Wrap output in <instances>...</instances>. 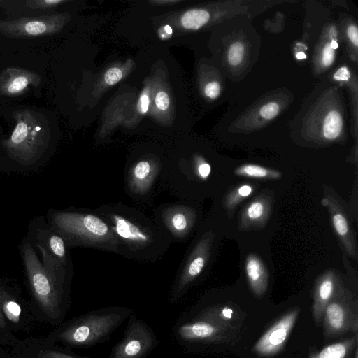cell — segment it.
I'll use <instances>...</instances> for the list:
<instances>
[{
    "instance_id": "6da1fadb",
    "label": "cell",
    "mask_w": 358,
    "mask_h": 358,
    "mask_svg": "<svg viewBox=\"0 0 358 358\" xmlns=\"http://www.w3.org/2000/svg\"><path fill=\"white\" fill-rule=\"evenodd\" d=\"M96 210L108 221L116 236L118 255L128 259L155 262L171 245L153 220L136 207L118 202L100 205Z\"/></svg>"
},
{
    "instance_id": "7a4b0ae2",
    "label": "cell",
    "mask_w": 358,
    "mask_h": 358,
    "mask_svg": "<svg viewBox=\"0 0 358 358\" xmlns=\"http://www.w3.org/2000/svg\"><path fill=\"white\" fill-rule=\"evenodd\" d=\"M240 313L227 304L199 305L173 327L177 342L188 350L227 342L241 329Z\"/></svg>"
},
{
    "instance_id": "3957f363",
    "label": "cell",
    "mask_w": 358,
    "mask_h": 358,
    "mask_svg": "<svg viewBox=\"0 0 358 358\" xmlns=\"http://www.w3.org/2000/svg\"><path fill=\"white\" fill-rule=\"evenodd\" d=\"M48 224L69 248L85 247L116 254L119 243L108 221L96 210L69 208L50 210Z\"/></svg>"
},
{
    "instance_id": "277c9868",
    "label": "cell",
    "mask_w": 358,
    "mask_h": 358,
    "mask_svg": "<svg viewBox=\"0 0 358 358\" xmlns=\"http://www.w3.org/2000/svg\"><path fill=\"white\" fill-rule=\"evenodd\" d=\"M133 309L112 306L73 318L58 331L57 338L68 348H87L108 340L129 317Z\"/></svg>"
},
{
    "instance_id": "5b68a950",
    "label": "cell",
    "mask_w": 358,
    "mask_h": 358,
    "mask_svg": "<svg viewBox=\"0 0 358 358\" xmlns=\"http://www.w3.org/2000/svg\"><path fill=\"white\" fill-rule=\"evenodd\" d=\"M13 117L15 128L2 145L13 159L25 165L33 164L49 145L50 129L48 120L41 113L30 109L15 111Z\"/></svg>"
},
{
    "instance_id": "8992f818",
    "label": "cell",
    "mask_w": 358,
    "mask_h": 358,
    "mask_svg": "<svg viewBox=\"0 0 358 358\" xmlns=\"http://www.w3.org/2000/svg\"><path fill=\"white\" fill-rule=\"evenodd\" d=\"M21 251L35 299L50 317L61 321L69 303L70 288L58 285L50 278L29 241L22 242Z\"/></svg>"
},
{
    "instance_id": "52a82bcc",
    "label": "cell",
    "mask_w": 358,
    "mask_h": 358,
    "mask_svg": "<svg viewBox=\"0 0 358 358\" xmlns=\"http://www.w3.org/2000/svg\"><path fill=\"white\" fill-rule=\"evenodd\" d=\"M215 238V231L207 226L196 232L175 275L169 294L171 303L180 301L203 275L210 264Z\"/></svg>"
},
{
    "instance_id": "ba28073f",
    "label": "cell",
    "mask_w": 358,
    "mask_h": 358,
    "mask_svg": "<svg viewBox=\"0 0 358 358\" xmlns=\"http://www.w3.org/2000/svg\"><path fill=\"white\" fill-rule=\"evenodd\" d=\"M165 159L157 154L136 156L129 162L124 174L126 194L135 202L148 205L162 187Z\"/></svg>"
},
{
    "instance_id": "9c48e42d",
    "label": "cell",
    "mask_w": 358,
    "mask_h": 358,
    "mask_svg": "<svg viewBox=\"0 0 358 358\" xmlns=\"http://www.w3.org/2000/svg\"><path fill=\"white\" fill-rule=\"evenodd\" d=\"M201 213L196 201L180 199L158 206L152 220L171 243L189 239L199 226Z\"/></svg>"
},
{
    "instance_id": "30bf717a",
    "label": "cell",
    "mask_w": 358,
    "mask_h": 358,
    "mask_svg": "<svg viewBox=\"0 0 358 358\" xmlns=\"http://www.w3.org/2000/svg\"><path fill=\"white\" fill-rule=\"evenodd\" d=\"M322 324L326 338H336L349 332L358 335L357 298L350 289L345 287L331 299Z\"/></svg>"
},
{
    "instance_id": "8fae6325",
    "label": "cell",
    "mask_w": 358,
    "mask_h": 358,
    "mask_svg": "<svg viewBox=\"0 0 358 358\" xmlns=\"http://www.w3.org/2000/svg\"><path fill=\"white\" fill-rule=\"evenodd\" d=\"M320 203L329 212L332 228L343 255L357 261L356 234L344 201L331 186L324 185Z\"/></svg>"
},
{
    "instance_id": "7c38bea8",
    "label": "cell",
    "mask_w": 358,
    "mask_h": 358,
    "mask_svg": "<svg viewBox=\"0 0 358 358\" xmlns=\"http://www.w3.org/2000/svg\"><path fill=\"white\" fill-rule=\"evenodd\" d=\"M157 345V338L152 328L133 310L122 338L107 358H146Z\"/></svg>"
},
{
    "instance_id": "4fadbf2b",
    "label": "cell",
    "mask_w": 358,
    "mask_h": 358,
    "mask_svg": "<svg viewBox=\"0 0 358 358\" xmlns=\"http://www.w3.org/2000/svg\"><path fill=\"white\" fill-rule=\"evenodd\" d=\"M65 17L61 14L43 15L0 20V34L13 38H32L57 33Z\"/></svg>"
},
{
    "instance_id": "5bb4252c",
    "label": "cell",
    "mask_w": 358,
    "mask_h": 358,
    "mask_svg": "<svg viewBox=\"0 0 358 358\" xmlns=\"http://www.w3.org/2000/svg\"><path fill=\"white\" fill-rule=\"evenodd\" d=\"M299 312L300 308L294 307L278 318L254 344L253 352L262 357H271L280 352L293 329Z\"/></svg>"
},
{
    "instance_id": "9a60e30c",
    "label": "cell",
    "mask_w": 358,
    "mask_h": 358,
    "mask_svg": "<svg viewBox=\"0 0 358 358\" xmlns=\"http://www.w3.org/2000/svg\"><path fill=\"white\" fill-rule=\"evenodd\" d=\"M29 237L33 245L41 247L49 255L59 262L62 266L71 272H73V264L69 252V247L64 238L48 224L39 225L35 220L29 226Z\"/></svg>"
},
{
    "instance_id": "2e32d148",
    "label": "cell",
    "mask_w": 358,
    "mask_h": 358,
    "mask_svg": "<svg viewBox=\"0 0 358 358\" xmlns=\"http://www.w3.org/2000/svg\"><path fill=\"white\" fill-rule=\"evenodd\" d=\"M273 203V192L267 189L262 191L239 213L238 229L243 232L264 228L270 218Z\"/></svg>"
},
{
    "instance_id": "e0dca14e",
    "label": "cell",
    "mask_w": 358,
    "mask_h": 358,
    "mask_svg": "<svg viewBox=\"0 0 358 358\" xmlns=\"http://www.w3.org/2000/svg\"><path fill=\"white\" fill-rule=\"evenodd\" d=\"M345 284L341 275L329 269L317 278L313 291L312 313L317 326H321L326 306L331 299L343 288Z\"/></svg>"
},
{
    "instance_id": "ac0fdd59",
    "label": "cell",
    "mask_w": 358,
    "mask_h": 358,
    "mask_svg": "<svg viewBox=\"0 0 358 358\" xmlns=\"http://www.w3.org/2000/svg\"><path fill=\"white\" fill-rule=\"evenodd\" d=\"M41 77L36 72L22 68L10 66L0 73V95L17 96L22 95L30 86L41 84Z\"/></svg>"
},
{
    "instance_id": "d6986e66",
    "label": "cell",
    "mask_w": 358,
    "mask_h": 358,
    "mask_svg": "<svg viewBox=\"0 0 358 358\" xmlns=\"http://www.w3.org/2000/svg\"><path fill=\"white\" fill-rule=\"evenodd\" d=\"M245 271L251 291L256 297H262L268 286V273L261 259L255 253H250L245 260Z\"/></svg>"
},
{
    "instance_id": "ffe728a7",
    "label": "cell",
    "mask_w": 358,
    "mask_h": 358,
    "mask_svg": "<svg viewBox=\"0 0 358 358\" xmlns=\"http://www.w3.org/2000/svg\"><path fill=\"white\" fill-rule=\"evenodd\" d=\"M358 344V335L325 346L309 353L307 358H354Z\"/></svg>"
},
{
    "instance_id": "44dd1931",
    "label": "cell",
    "mask_w": 358,
    "mask_h": 358,
    "mask_svg": "<svg viewBox=\"0 0 358 358\" xmlns=\"http://www.w3.org/2000/svg\"><path fill=\"white\" fill-rule=\"evenodd\" d=\"M256 189V185L252 183H241L231 188L224 196L222 206L228 217H233L237 206L248 198Z\"/></svg>"
},
{
    "instance_id": "7402d4cb",
    "label": "cell",
    "mask_w": 358,
    "mask_h": 358,
    "mask_svg": "<svg viewBox=\"0 0 358 358\" xmlns=\"http://www.w3.org/2000/svg\"><path fill=\"white\" fill-rule=\"evenodd\" d=\"M234 173L237 176L261 180H278L282 176L277 170L252 164L240 166Z\"/></svg>"
},
{
    "instance_id": "603a6c76",
    "label": "cell",
    "mask_w": 358,
    "mask_h": 358,
    "mask_svg": "<svg viewBox=\"0 0 358 358\" xmlns=\"http://www.w3.org/2000/svg\"><path fill=\"white\" fill-rule=\"evenodd\" d=\"M209 13L203 9H193L185 13L180 19L181 24L187 29L196 30L207 23Z\"/></svg>"
},
{
    "instance_id": "cb8c5ba5",
    "label": "cell",
    "mask_w": 358,
    "mask_h": 358,
    "mask_svg": "<svg viewBox=\"0 0 358 358\" xmlns=\"http://www.w3.org/2000/svg\"><path fill=\"white\" fill-rule=\"evenodd\" d=\"M343 125L341 115L337 111L327 114L323 125V135L328 140L336 138L341 131Z\"/></svg>"
},
{
    "instance_id": "d4e9b609",
    "label": "cell",
    "mask_w": 358,
    "mask_h": 358,
    "mask_svg": "<svg viewBox=\"0 0 358 358\" xmlns=\"http://www.w3.org/2000/svg\"><path fill=\"white\" fill-rule=\"evenodd\" d=\"M1 297V307L6 317L13 322H17L20 320L21 314V307L20 304L12 297L3 296Z\"/></svg>"
},
{
    "instance_id": "484cf974",
    "label": "cell",
    "mask_w": 358,
    "mask_h": 358,
    "mask_svg": "<svg viewBox=\"0 0 358 358\" xmlns=\"http://www.w3.org/2000/svg\"><path fill=\"white\" fill-rule=\"evenodd\" d=\"M66 1L64 0H28L24 1V3L31 9L44 10L55 8Z\"/></svg>"
},
{
    "instance_id": "4316f807",
    "label": "cell",
    "mask_w": 358,
    "mask_h": 358,
    "mask_svg": "<svg viewBox=\"0 0 358 358\" xmlns=\"http://www.w3.org/2000/svg\"><path fill=\"white\" fill-rule=\"evenodd\" d=\"M243 54L244 47L241 43L236 42L231 45L227 56L229 64L232 66L238 65L243 59Z\"/></svg>"
},
{
    "instance_id": "83f0119b",
    "label": "cell",
    "mask_w": 358,
    "mask_h": 358,
    "mask_svg": "<svg viewBox=\"0 0 358 358\" xmlns=\"http://www.w3.org/2000/svg\"><path fill=\"white\" fill-rule=\"evenodd\" d=\"M40 358H90L77 355L71 352L59 350H48L41 354Z\"/></svg>"
},
{
    "instance_id": "f1b7e54d",
    "label": "cell",
    "mask_w": 358,
    "mask_h": 358,
    "mask_svg": "<svg viewBox=\"0 0 358 358\" xmlns=\"http://www.w3.org/2000/svg\"><path fill=\"white\" fill-rule=\"evenodd\" d=\"M122 78V71L117 67H112L104 74V80L108 85H115Z\"/></svg>"
},
{
    "instance_id": "f546056e",
    "label": "cell",
    "mask_w": 358,
    "mask_h": 358,
    "mask_svg": "<svg viewBox=\"0 0 358 358\" xmlns=\"http://www.w3.org/2000/svg\"><path fill=\"white\" fill-rule=\"evenodd\" d=\"M279 113V106L275 102H271L262 106L260 115L266 119L274 118Z\"/></svg>"
},
{
    "instance_id": "4dcf8cb0",
    "label": "cell",
    "mask_w": 358,
    "mask_h": 358,
    "mask_svg": "<svg viewBox=\"0 0 358 358\" xmlns=\"http://www.w3.org/2000/svg\"><path fill=\"white\" fill-rule=\"evenodd\" d=\"M156 106L161 110H166L169 106V95L163 92H159L155 99Z\"/></svg>"
},
{
    "instance_id": "1f68e13d",
    "label": "cell",
    "mask_w": 358,
    "mask_h": 358,
    "mask_svg": "<svg viewBox=\"0 0 358 358\" xmlns=\"http://www.w3.org/2000/svg\"><path fill=\"white\" fill-rule=\"evenodd\" d=\"M205 94L210 98H217L220 92V87L217 82L213 81L207 84L204 89Z\"/></svg>"
},
{
    "instance_id": "d6a6232c",
    "label": "cell",
    "mask_w": 358,
    "mask_h": 358,
    "mask_svg": "<svg viewBox=\"0 0 358 358\" xmlns=\"http://www.w3.org/2000/svg\"><path fill=\"white\" fill-rule=\"evenodd\" d=\"M335 52L330 45H327L324 48L322 63L324 66H330L334 60Z\"/></svg>"
},
{
    "instance_id": "836d02e7",
    "label": "cell",
    "mask_w": 358,
    "mask_h": 358,
    "mask_svg": "<svg viewBox=\"0 0 358 358\" xmlns=\"http://www.w3.org/2000/svg\"><path fill=\"white\" fill-rule=\"evenodd\" d=\"M350 77V73L345 66L341 67L334 75V78L336 80L347 81Z\"/></svg>"
},
{
    "instance_id": "e575fe53",
    "label": "cell",
    "mask_w": 358,
    "mask_h": 358,
    "mask_svg": "<svg viewBox=\"0 0 358 358\" xmlns=\"http://www.w3.org/2000/svg\"><path fill=\"white\" fill-rule=\"evenodd\" d=\"M149 106V98L147 94L143 93L139 99L138 110L141 113L145 114Z\"/></svg>"
},
{
    "instance_id": "d590c367",
    "label": "cell",
    "mask_w": 358,
    "mask_h": 358,
    "mask_svg": "<svg viewBox=\"0 0 358 358\" xmlns=\"http://www.w3.org/2000/svg\"><path fill=\"white\" fill-rule=\"evenodd\" d=\"M348 35L350 41L357 47L358 45V32L357 27L355 25L350 26L348 29Z\"/></svg>"
},
{
    "instance_id": "8d00e7d4",
    "label": "cell",
    "mask_w": 358,
    "mask_h": 358,
    "mask_svg": "<svg viewBox=\"0 0 358 358\" xmlns=\"http://www.w3.org/2000/svg\"><path fill=\"white\" fill-rule=\"evenodd\" d=\"M180 1L178 0H171V1H150L152 3H176L180 2Z\"/></svg>"
},
{
    "instance_id": "74e56055",
    "label": "cell",
    "mask_w": 358,
    "mask_h": 358,
    "mask_svg": "<svg viewBox=\"0 0 358 358\" xmlns=\"http://www.w3.org/2000/svg\"><path fill=\"white\" fill-rule=\"evenodd\" d=\"M2 292H1L0 291V301H1V297L2 296ZM0 308H1V304H0ZM5 323H4V320H3V315L1 314V309H0V327H3Z\"/></svg>"
},
{
    "instance_id": "f35d334b",
    "label": "cell",
    "mask_w": 358,
    "mask_h": 358,
    "mask_svg": "<svg viewBox=\"0 0 358 358\" xmlns=\"http://www.w3.org/2000/svg\"><path fill=\"white\" fill-rule=\"evenodd\" d=\"M296 57L298 59H306V55L304 52H299L296 54Z\"/></svg>"
},
{
    "instance_id": "ab89813d",
    "label": "cell",
    "mask_w": 358,
    "mask_h": 358,
    "mask_svg": "<svg viewBox=\"0 0 358 358\" xmlns=\"http://www.w3.org/2000/svg\"><path fill=\"white\" fill-rule=\"evenodd\" d=\"M330 47L333 50H336L338 48V43H337V41H336L335 40H332L331 43H330Z\"/></svg>"
},
{
    "instance_id": "60d3db41",
    "label": "cell",
    "mask_w": 358,
    "mask_h": 358,
    "mask_svg": "<svg viewBox=\"0 0 358 358\" xmlns=\"http://www.w3.org/2000/svg\"><path fill=\"white\" fill-rule=\"evenodd\" d=\"M354 358H358V348H357L355 350Z\"/></svg>"
},
{
    "instance_id": "b9f144b4",
    "label": "cell",
    "mask_w": 358,
    "mask_h": 358,
    "mask_svg": "<svg viewBox=\"0 0 358 358\" xmlns=\"http://www.w3.org/2000/svg\"><path fill=\"white\" fill-rule=\"evenodd\" d=\"M0 2H1V1H0Z\"/></svg>"
}]
</instances>
